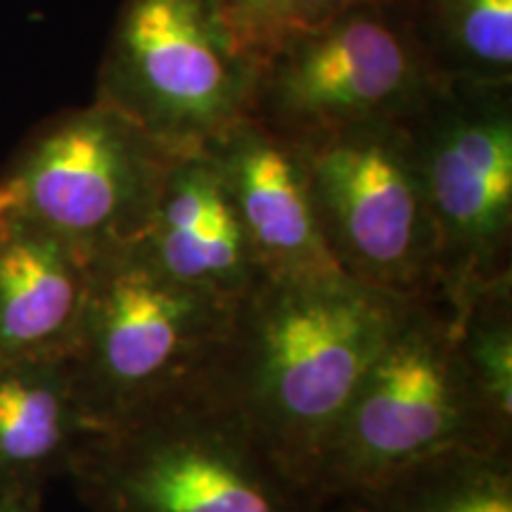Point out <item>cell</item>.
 I'll return each mask as SVG.
<instances>
[{
	"instance_id": "1",
	"label": "cell",
	"mask_w": 512,
	"mask_h": 512,
	"mask_svg": "<svg viewBox=\"0 0 512 512\" xmlns=\"http://www.w3.org/2000/svg\"><path fill=\"white\" fill-rule=\"evenodd\" d=\"M403 304L349 275H261L235 304L204 377L306 494L320 453Z\"/></svg>"
},
{
	"instance_id": "2",
	"label": "cell",
	"mask_w": 512,
	"mask_h": 512,
	"mask_svg": "<svg viewBox=\"0 0 512 512\" xmlns=\"http://www.w3.org/2000/svg\"><path fill=\"white\" fill-rule=\"evenodd\" d=\"M458 446H512V427L467 370L456 306L444 294L411 299L320 453L309 496L318 510L330 508Z\"/></svg>"
},
{
	"instance_id": "3",
	"label": "cell",
	"mask_w": 512,
	"mask_h": 512,
	"mask_svg": "<svg viewBox=\"0 0 512 512\" xmlns=\"http://www.w3.org/2000/svg\"><path fill=\"white\" fill-rule=\"evenodd\" d=\"M69 477L91 512H318L207 377L95 432Z\"/></svg>"
},
{
	"instance_id": "4",
	"label": "cell",
	"mask_w": 512,
	"mask_h": 512,
	"mask_svg": "<svg viewBox=\"0 0 512 512\" xmlns=\"http://www.w3.org/2000/svg\"><path fill=\"white\" fill-rule=\"evenodd\" d=\"M235 304L166 275L140 242L93 256L67 361L95 430L209 373Z\"/></svg>"
},
{
	"instance_id": "5",
	"label": "cell",
	"mask_w": 512,
	"mask_h": 512,
	"mask_svg": "<svg viewBox=\"0 0 512 512\" xmlns=\"http://www.w3.org/2000/svg\"><path fill=\"white\" fill-rule=\"evenodd\" d=\"M439 79L411 0L358 5L256 69L249 119L292 145L368 124H401Z\"/></svg>"
},
{
	"instance_id": "6",
	"label": "cell",
	"mask_w": 512,
	"mask_h": 512,
	"mask_svg": "<svg viewBox=\"0 0 512 512\" xmlns=\"http://www.w3.org/2000/svg\"><path fill=\"white\" fill-rule=\"evenodd\" d=\"M169 150L93 100L31 128L0 171V219H19L95 256L138 242Z\"/></svg>"
},
{
	"instance_id": "7",
	"label": "cell",
	"mask_w": 512,
	"mask_h": 512,
	"mask_svg": "<svg viewBox=\"0 0 512 512\" xmlns=\"http://www.w3.org/2000/svg\"><path fill=\"white\" fill-rule=\"evenodd\" d=\"M451 304L512 275V83L439 81L403 121Z\"/></svg>"
},
{
	"instance_id": "8",
	"label": "cell",
	"mask_w": 512,
	"mask_h": 512,
	"mask_svg": "<svg viewBox=\"0 0 512 512\" xmlns=\"http://www.w3.org/2000/svg\"><path fill=\"white\" fill-rule=\"evenodd\" d=\"M252 81L204 0H124L95 100L188 155L247 119Z\"/></svg>"
},
{
	"instance_id": "9",
	"label": "cell",
	"mask_w": 512,
	"mask_h": 512,
	"mask_svg": "<svg viewBox=\"0 0 512 512\" xmlns=\"http://www.w3.org/2000/svg\"><path fill=\"white\" fill-rule=\"evenodd\" d=\"M294 147L342 273L403 302L441 294L437 235L403 121Z\"/></svg>"
},
{
	"instance_id": "10",
	"label": "cell",
	"mask_w": 512,
	"mask_h": 512,
	"mask_svg": "<svg viewBox=\"0 0 512 512\" xmlns=\"http://www.w3.org/2000/svg\"><path fill=\"white\" fill-rule=\"evenodd\" d=\"M264 278L344 275L328 249L299 150L242 119L207 150Z\"/></svg>"
},
{
	"instance_id": "11",
	"label": "cell",
	"mask_w": 512,
	"mask_h": 512,
	"mask_svg": "<svg viewBox=\"0 0 512 512\" xmlns=\"http://www.w3.org/2000/svg\"><path fill=\"white\" fill-rule=\"evenodd\" d=\"M140 247L166 275L238 304L259 283L247 235L207 152L166 166Z\"/></svg>"
},
{
	"instance_id": "12",
	"label": "cell",
	"mask_w": 512,
	"mask_h": 512,
	"mask_svg": "<svg viewBox=\"0 0 512 512\" xmlns=\"http://www.w3.org/2000/svg\"><path fill=\"white\" fill-rule=\"evenodd\" d=\"M91 261L46 228L0 219V363L69 356Z\"/></svg>"
},
{
	"instance_id": "13",
	"label": "cell",
	"mask_w": 512,
	"mask_h": 512,
	"mask_svg": "<svg viewBox=\"0 0 512 512\" xmlns=\"http://www.w3.org/2000/svg\"><path fill=\"white\" fill-rule=\"evenodd\" d=\"M95 432L67 358L0 363V496L41 505Z\"/></svg>"
},
{
	"instance_id": "14",
	"label": "cell",
	"mask_w": 512,
	"mask_h": 512,
	"mask_svg": "<svg viewBox=\"0 0 512 512\" xmlns=\"http://www.w3.org/2000/svg\"><path fill=\"white\" fill-rule=\"evenodd\" d=\"M318 512H512V446H458Z\"/></svg>"
},
{
	"instance_id": "15",
	"label": "cell",
	"mask_w": 512,
	"mask_h": 512,
	"mask_svg": "<svg viewBox=\"0 0 512 512\" xmlns=\"http://www.w3.org/2000/svg\"><path fill=\"white\" fill-rule=\"evenodd\" d=\"M439 81L512 83V0H411Z\"/></svg>"
},
{
	"instance_id": "16",
	"label": "cell",
	"mask_w": 512,
	"mask_h": 512,
	"mask_svg": "<svg viewBox=\"0 0 512 512\" xmlns=\"http://www.w3.org/2000/svg\"><path fill=\"white\" fill-rule=\"evenodd\" d=\"M366 3L375 0H204L230 50L252 74L292 41Z\"/></svg>"
},
{
	"instance_id": "17",
	"label": "cell",
	"mask_w": 512,
	"mask_h": 512,
	"mask_svg": "<svg viewBox=\"0 0 512 512\" xmlns=\"http://www.w3.org/2000/svg\"><path fill=\"white\" fill-rule=\"evenodd\" d=\"M453 306L467 370L498 420L512 427V275Z\"/></svg>"
},
{
	"instance_id": "18",
	"label": "cell",
	"mask_w": 512,
	"mask_h": 512,
	"mask_svg": "<svg viewBox=\"0 0 512 512\" xmlns=\"http://www.w3.org/2000/svg\"><path fill=\"white\" fill-rule=\"evenodd\" d=\"M0 512H41V505L17 496H0Z\"/></svg>"
}]
</instances>
